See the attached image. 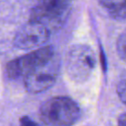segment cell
I'll list each match as a JSON object with an SVG mask.
<instances>
[{"mask_svg":"<svg viewBox=\"0 0 126 126\" xmlns=\"http://www.w3.org/2000/svg\"><path fill=\"white\" fill-rule=\"evenodd\" d=\"M116 50L119 57L126 62V31L119 35L116 42Z\"/></svg>","mask_w":126,"mask_h":126,"instance_id":"cell-8","label":"cell"},{"mask_svg":"<svg viewBox=\"0 0 126 126\" xmlns=\"http://www.w3.org/2000/svg\"><path fill=\"white\" fill-rule=\"evenodd\" d=\"M53 56V48L50 45H44L32 52H29L17 59L10 61L7 65V74L10 78H17L20 76H27L35 72L45 64Z\"/></svg>","mask_w":126,"mask_h":126,"instance_id":"cell-4","label":"cell"},{"mask_svg":"<svg viewBox=\"0 0 126 126\" xmlns=\"http://www.w3.org/2000/svg\"><path fill=\"white\" fill-rule=\"evenodd\" d=\"M50 31L43 25L30 21L16 33L13 43L19 49L40 48L48 41Z\"/></svg>","mask_w":126,"mask_h":126,"instance_id":"cell-5","label":"cell"},{"mask_svg":"<svg viewBox=\"0 0 126 126\" xmlns=\"http://www.w3.org/2000/svg\"><path fill=\"white\" fill-rule=\"evenodd\" d=\"M72 0H39L32 9L30 21L45 26L49 31L58 28L69 12Z\"/></svg>","mask_w":126,"mask_h":126,"instance_id":"cell-3","label":"cell"},{"mask_svg":"<svg viewBox=\"0 0 126 126\" xmlns=\"http://www.w3.org/2000/svg\"><path fill=\"white\" fill-rule=\"evenodd\" d=\"M117 125H118V126H126V112L122 113V114L119 116Z\"/></svg>","mask_w":126,"mask_h":126,"instance_id":"cell-11","label":"cell"},{"mask_svg":"<svg viewBox=\"0 0 126 126\" xmlns=\"http://www.w3.org/2000/svg\"><path fill=\"white\" fill-rule=\"evenodd\" d=\"M117 94L120 100L126 105V80H122L117 85Z\"/></svg>","mask_w":126,"mask_h":126,"instance_id":"cell-9","label":"cell"},{"mask_svg":"<svg viewBox=\"0 0 126 126\" xmlns=\"http://www.w3.org/2000/svg\"><path fill=\"white\" fill-rule=\"evenodd\" d=\"M95 55L85 44H76L69 48L66 55V72L70 79L83 83L87 81L95 68Z\"/></svg>","mask_w":126,"mask_h":126,"instance_id":"cell-2","label":"cell"},{"mask_svg":"<svg viewBox=\"0 0 126 126\" xmlns=\"http://www.w3.org/2000/svg\"><path fill=\"white\" fill-rule=\"evenodd\" d=\"M80 116L76 101L68 96H55L40 107V118L48 126H72Z\"/></svg>","mask_w":126,"mask_h":126,"instance_id":"cell-1","label":"cell"},{"mask_svg":"<svg viewBox=\"0 0 126 126\" xmlns=\"http://www.w3.org/2000/svg\"><path fill=\"white\" fill-rule=\"evenodd\" d=\"M102 8L115 20H126V0H98Z\"/></svg>","mask_w":126,"mask_h":126,"instance_id":"cell-7","label":"cell"},{"mask_svg":"<svg viewBox=\"0 0 126 126\" xmlns=\"http://www.w3.org/2000/svg\"><path fill=\"white\" fill-rule=\"evenodd\" d=\"M56 81V76L51 73L37 70L25 76V87L31 94L42 93L51 88Z\"/></svg>","mask_w":126,"mask_h":126,"instance_id":"cell-6","label":"cell"},{"mask_svg":"<svg viewBox=\"0 0 126 126\" xmlns=\"http://www.w3.org/2000/svg\"><path fill=\"white\" fill-rule=\"evenodd\" d=\"M20 124H21V126H38L35 122H33L32 120H31L29 117H26V116L21 118Z\"/></svg>","mask_w":126,"mask_h":126,"instance_id":"cell-10","label":"cell"}]
</instances>
